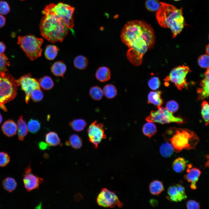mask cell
I'll use <instances>...</instances> for the list:
<instances>
[{"label":"cell","mask_w":209,"mask_h":209,"mask_svg":"<svg viewBox=\"0 0 209 209\" xmlns=\"http://www.w3.org/2000/svg\"><path fill=\"white\" fill-rule=\"evenodd\" d=\"M166 142L172 146L174 151L178 153L183 149H194L199 138L193 131L185 128L171 127L163 134Z\"/></svg>","instance_id":"cell-4"},{"label":"cell","mask_w":209,"mask_h":209,"mask_svg":"<svg viewBox=\"0 0 209 209\" xmlns=\"http://www.w3.org/2000/svg\"><path fill=\"white\" fill-rule=\"evenodd\" d=\"M95 75L96 78L99 81L105 82L110 79L111 77V71L107 67L101 66L96 71Z\"/></svg>","instance_id":"cell-19"},{"label":"cell","mask_w":209,"mask_h":209,"mask_svg":"<svg viewBox=\"0 0 209 209\" xmlns=\"http://www.w3.org/2000/svg\"><path fill=\"white\" fill-rule=\"evenodd\" d=\"M41 124L37 120L31 119L28 123V128L29 131L31 133L35 134L39 130Z\"/></svg>","instance_id":"cell-37"},{"label":"cell","mask_w":209,"mask_h":209,"mask_svg":"<svg viewBox=\"0 0 209 209\" xmlns=\"http://www.w3.org/2000/svg\"><path fill=\"white\" fill-rule=\"evenodd\" d=\"M161 3V7L156 13V19L161 26L170 28L172 32L173 38H175L181 32L184 26L182 8L178 9L170 4Z\"/></svg>","instance_id":"cell-3"},{"label":"cell","mask_w":209,"mask_h":209,"mask_svg":"<svg viewBox=\"0 0 209 209\" xmlns=\"http://www.w3.org/2000/svg\"><path fill=\"white\" fill-rule=\"evenodd\" d=\"M201 114L205 125H209V103L206 101H203L201 105Z\"/></svg>","instance_id":"cell-35"},{"label":"cell","mask_w":209,"mask_h":209,"mask_svg":"<svg viewBox=\"0 0 209 209\" xmlns=\"http://www.w3.org/2000/svg\"><path fill=\"white\" fill-rule=\"evenodd\" d=\"M18 86L17 80L10 75L0 73V108L5 111H7L5 105L16 97Z\"/></svg>","instance_id":"cell-5"},{"label":"cell","mask_w":209,"mask_h":209,"mask_svg":"<svg viewBox=\"0 0 209 209\" xmlns=\"http://www.w3.org/2000/svg\"><path fill=\"white\" fill-rule=\"evenodd\" d=\"M104 95L107 98L111 99L115 97L117 95V91L114 85L109 84L105 85L103 89Z\"/></svg>","instance_id":"cell-32"},{"label":"cell","mask_w":209,"mask_h":209,"mask_svg":"<svg viewBox=\"0 0 209 209\" xmlns=\"http://www.w3.org/2000/svg\"><path fill=\"white\" fill-rule=\"evenodd\" d=\"M87 124L84 120L82 119H74L69 123L70 127L74 131H82Z\"/></svg>","instance_id":"cell-29"},{"label":"cell","mask_w":209,"mask_h":209,"mask_svg":"<svg viewBox=\"0 0 209 209\" xmlns=\"http://www.w3.org/2000/svg\"><path fill=\"white\" fill-rule=\"evenodd\" d=\"M186 163V162L184 158L179 157L173 161L172 164V167L175 172L180 173L185 170Z\"/></svg>","instance_id":"cell-25"},{"label":"cell","mask_w":209,"mask_h":209,"mask_svg":"<svg viewBox=\"0 0 209 209\" xmlns=\"http://www.w3.org/2000/svg\"><path fill=\"white\" fill-rule=\"evenodd\" d=\"M122 42L129 48L147 44L149 48L154 44L155 36L151 26L145 22L133 20L127 22L121 32Z\"/></svg>","instance_id":"cell-1"},{"label":"cell","mask_w":209,"mask_h":209,"mask_svg":"<svg viewBox=\"0 0 209 209\" xmlns=\"http://www.w3.org/2000/svg\"><path fill=\"white\" fill-rule=\"evenodd\" d=\"M174 0V1H179V0Z\"/></svg>","instance_id":"cell-51"},{"label":"cell","mask_w":209,"mask_h":209,"mask_svg":"<svg viewBox=\"0 0 209 209\" xmlns=\"http://www.w3.org/2000/svg\"><path fill=\"white\" fill-rule=\"evenodd\" d=\"M157 108V110L151 111L150 114L145 118L147 121L162 124L171 122L181 124L185 122L183 118L174 116L172 113L165 108L160 107Z\"/></svg>","instance_id":"cell-8"},{"label":"cell","mask_w":209,"mask_h":209,"mask_svg":"<svg viewBox=\"0 0 209 209\" xmlns=\"http://www.w3.org/2000/svg\"><path fill=\"white\" fill-rule=\"evenodd\" d=\"M162 93L160 90L150 91L148 95L147 103L153 104L157 107H161L163 103L161 97Z\"/></svg>","instance_id":"cell-18"},{"label":"cell","mask_w":209,"mask_h":209,"mask_svg":"<svg viewBox=\"0 0 209 209\" xmlns=\"http://www.w3.org/2000/svg\"><path fill=\"white\" fill-rule=\"evenodd\" d=\"M165 108L169 111L173 113L175 112L178 110L179 105L176 101L170 100L167 103Z\"/></svg>","instance_id":"cell-42"},{"label":"cell","mask_w":209,"mask_h":209,"mask_svg":"<svg viewBox=\"0 0 209 209\" xmlns=\"http://www.w3.org/2000/svg\"><path fill=\"white\" fill-rule=\"evenodd\" d=\"M17 126L18 139L20 141H23L27 134L28 129L26 122L22 116H20L17 120Z\"/></svg>","instance_id":"cell-20"},{"label":"cell","mask_w":209,"mask_h":209,"mask_svg":"<svg viewBox=\"0 0 209 209\" xmlns=\"http://www.w3.org/2000/svg\"><path fill=\"white\" fill-rule=\"evenodd\" d=\"M38 146L40 149L44 150L47 149H49L50 145L46 143H45L43 141H41L39 143Z\"/></svg>","instance_id":"cell-46"},{"label":"cell","mask_w":209,"mask_h":209,"mask_svg":"<svg viewBox=\"0 0 209 209\" xmlns=\"http://www.w3.org/2000/svg\"><path fill=\"white\" fill-rule=\"evenodd\" d=\"M88 61L87 58L82 55L76 57L73 61L74 66L80 70L85 69L88 66Z\"/></svg>","instance_id":"cell-30"},{"label":"cell","mask_w":209,"mask_h":209,"mask_svg":"<svg viewBox=\"0 0 209 209\" xmlns=\"http://www.w3.org/2000/svg\"><path fill=\"white\" fill-rule=\"evenodd\" d=\"M161 4L158 0H146L145 6L147 9L151 12L157 11L161 7Z\"/></svg>","instance_id":"cell-36"},{"label":"cell","mask_w":209,"mask_h":209,"mask_svg":"<svg viewBox=\"0 0 209 209\" xmlns=\"http://www.w3.org/2000/svg\"><path fill=\"white\" fill-rule=\"evenodd\" d=\"M6 47L4 44L2 42H0V54H2L4 52Z\"/></svg>","instance_id":"cell-48"},{"label":"cell","mask_w":209,"mask_h":209,"mask_svg":"<svg viewBox=\"0 0 209 209\" xmlns=\"http://www.w3.org/2000/svg\"><path fill=\"white\" fill-rule=\"evenodd\" d=\"M206 53L209 55V44L206 46Z\"/></svg>","instance_id":"cell-49"},{"label":"cell","mask_w":209,"mask_h":209,"mask_svg":"<svg viewBox=\"0 0 209 209\" xmlns=\"http://www.w3.org/2000/svg\"><path fill=\"white\" fill-rule=\"evenodd\" d=\"M31 170L30 163L25 169L24 174L23 175L24 185L28 192L38 189L39 184L44 182L42 178L32 173Z\"/></svg>","instance_id":"cell-13"},{"label":"cell","mask_w":209,"mask_h":209,"mask_svg":"<svg viewBox=\"0 0 209 209\" xmlns=\"http://www.w3.org/2000/svg\"><path fill=\"white\" fill-rule=\"evenodd\" d=\"M2 184L4 189L9 192H11L14 190L17 185L15 179L10 177L4 179L3 181Z\"/></svg>","instance_id":"cell-28"},{"label":"cell","mask_w":209,"mask_h":209,"mask_svg":"<svg viewBox=\"0 0 209 209\" xmlns=\"http://www.w3.org/2000/svg\"><path fill=\"white\" fill-rule=\"evenodd\" d=\"M18 40V44L30 60L33 61L41 55L42 39L30 35L19 36Z\"/></svg>","instance_id":"cell-6"},{"label":"cell","mask_w":209,"mask_h":209,"mask_svg":"<svg viewBox=\"0 0 209 209\" xmlns=\"http://www.w3.org/2000/svg\"><path fill=\"white\" fill-rule=\"evenodd\" d=\"M173 151V147L172 145L167 142L162 144L160 148L161 155L165 158H168L171 156Z\"/></svg>","instance_id":"cell-34"},{"label":"cell","mask_w":209,"mask_h":209,"mask_svg":"<svg viewBox=\"0 0 209 209\" xmlns=\"http://www.w3.org/2000/svg\"><path fill=\"white\" fill-rule=\"evenodd\" d=\"M98 205L104 208H113L116 206L121 208L123 204L119 200L115 192L105 188H102L97 198Z\"/></svg>","instance_id":"cell-10"},{"label":"cell","mask_w":209,"mask_h":209,"mask_svg":"<svg viewBox=\"0 0 209 209\" xmlns=\"http://www.w3.org/2000/svg\"><path fill=\"white\" fill-rule=\"evenodd\" d=\"M87 132L89 141L97 149L103 139L107 138L102 123L97 122L96 120L93 122L87 129Z\"/></svg>","instance_id":"cell-11"},{"label":"cell","mask_w":209,"mask_h":209,"mask_svg":"<svg viewBox=\"0 0 209 209\" xmlns=\"http://www.w3.org/2000/svg\"><path fill=\"white\" fill-rule=\"evenodd\" d=\"M142 131L144 135L150 138L156 133L157 128L153 122H148L143 126Z\"/></svg>","instance_id":"cell-26"},{"label":"cell","mask_w":209,"mask_h":209,"mask_svg":"<svg viewBox=\"0 0 209 209\" xmlns=\"http://www.w3.org/2000/svg\"><path fill=\"white\" fill-rule=\"evenodd\" d=\"M17 80L19 85L26 94V102L28 103L32 92L35 90L41 89L39 81L32 77L30 73L21 76Z\"/></svg>","instance_id":"cell-12"},{"label":"cell","mask_w":209,"mask_h":209,"mask_svg":"<svg viewBox=\"0 0 209 209\" xmlns=\"http://www.w3.org/2000/svg\"><path fill=\"white\" fill-rule=\"evenodd\" d=\"M10 158L6 153L0 152V167H4L10 162Z\"/></svg>","instance_id":"cell-43"},{"label":"cell","mask_w":209,"mask_h":209,"mask_svg":"<svg viewBox=\"0 0 209 209\" xmlns=\"http://www.w3.org/2000/svg\"><path fill=\"white\" fill-rule=\"evenodd\" d=\"M44 97V94L41 89H36L32 93L31 97L35 102H37L42 100Z\"/></svg>","instance_id":"cell-40"},{"label":"cell","mask_w":209,"mask_h":209,"mask_svg":"<svg viewBox=\"0 0 209 209\" xmlns=\"http://www.w3.org/2000/svg\"><path fill=\"white\" fill-rule=\"evenodd\" d=\"M149 188L150 194L154 195L160 194L164 190L162 182L157 180L152 181L149 184Z\"/></svg>","instance_id":"cell-24"},{"label":"cell","mask_w":209,"mask_h":209,"mask_svg":"<svg viewBox=\"0 0 209 209\" xmlns=\"http://www.w3.org/2000/svg\"><path fill=\"white\" fill-rule=\"evenodd\" d=\"M2 120V116L0 113V124L1 123Z\"/></svg>","instance_id":"cell-50"},{"label":"cell","mask_w":209,"mask_h":209,"mask_svg":"<svg viewBox=\"0 0 209 209\" xmlns=\"http://www.w3.org/2000/svg\"><path fill=\"white\" fill-rule=\"evenodd\" d=\"M74 8L69 5L59 2L57 4L51 3L46 6L44 11L53 12L60 18L69 29L74 26L73 15Z\"/></svg>","instance_id":"cell-7"},{"label":"cell","mask_w":209,"mask_h":209,"mask_svg":"<svg viewBox=\"0 0 209 209\" xmlns=\"http://www.w3.org/2000/svg\"><path fill=\"white\" fill-rule=\"evenodd\" d=\"M53 75L57 77H63L66 69L65 64L62 61H58L55 62L51 68Z\"/></svg>","instance_id":"cell-21"},{"label":"cell","mask_w":209,"mask_h":209,"mask_svg":"<svg viewBox=\"0 0 209 209\" xmlns=\"http://www.w3.org/2000/svg\"><path fill=\"white\" fill-rule=\"evenodd\" d=\"M59 50V49L55 45H48L45 51V57L48 60H53L56 57Z\"/></svg>","instance_id":"cell-27"},{"label":"cell","mask_w":209,"mask_h":209,"mask_svg":"<svg viewBox=\"0 0 209 209\" xmlns=\"http://www.w3.org/2000/svg\"><path fill=\"white\" fill-rule=\"evenodd\" d=\"M8 61V59L4 54H0V73H5L7 71L6 66L9 65Z\"/></svg>","instance_id":"cell-39"},{"label":"cell","mask_w":209,"mask_h":209,"mask_svg":"<svg viewBox=\"0 0 209 209\" xmlns=\"http://www.w3.org/2000/svg\"><path fill=\"white\" fill-rule=\"evenodd\" d=\"M5 23V18L2 15H0V28L3 26Z\"/></svg>","instance_id":"cell-47"},{"label":"cell","mask_w":209,"mask_h":209,"mask_svg":"<svg viewBox=\"0 0 209 209\" xmlns=\"http://www.w3.org/2000/svg\"><path fill=\"white\" fill-rule=\"evenodd\" d=\"M208 39H209V36H208Z\"/></svg>","instance_id":"cell-52"},{"label":"cell","mask_w":209,"mask_h":209,"mask_svg":"<svg viewBox=\"0 0 209 209\" xmlns=\"http://www.w3.org/2000/svg\"><path fill=\"white\" fill-rule=\"evenodd\" d=\"M191 71L188 66H179L173 69L164 80L174 83L179 90L187 88L188 84L187 82L186 77L187 74Z\"/></svg>","instance_id":"cell-9"},{"label":"cell","mask_w":209,"mask_h":209,"mask_svg":"<svg viewBox=\"0 0 209 209\" xmlns=\"http://www.w3.org/2000/svg\"><path fill=\"white\" fill-rule=\"evenodd\" d=\"M10 8L8 3L6 1H0V15H6L10 11Z\"/></svg>","instance_id":"cell-44"},{"label":"cell","mask_w":209,"mask_h":209,"mask_svg":"<svg viewBox=\"0 0 209 209\" xmlns=\"http://www.w3.org/2000/svg\"><path fill=\"white\" fill-rule=\"evenodd\" d=\"M186 207L188 209H198L200 208L199 203L193 200L188 201L187 203Z\"/></svg>","instance_id":"cell-45"},{"label":"cell","mask_w":209,"mask_h":209,"mask_svg":"<svg viewBox=\"0 0 209 209\" xmlns=\"http://www.w3.org/2000/svg\"><path fill=\"white\" fill-rule=\"evenodd\" d=\"M45 140L46 142L50 146L62 145L58 134L55 131H50L47 133L45 135Z\"/></svg>","instance_id":"cell-22"},{"label":"cell","mask_w":209,"mask_h":209,"mask_svg":"<svg viewBox=\"0 0 209 209\" xmlns=\"http://www.w3.org/2000/svg\"><path fill=\"white\" fill-rule=\"evenodd\" d=\"M198 63L201 67L208 68L209 67V55L206 54L201 55L198 58Z\"/></svg>","instance_id":"cell-38"},{"label":"cell","mask_w":209,"mask_h":209,"mask_svg":"<svg viewBox=\"0 0 209 209\" xmlns=\"http://www.w3.org/2000/svg\"><path fill=\"white\" fill-rule=\"evenodd\" d=\"M40 24L41 35L52 43L62 42L67 35L68 28L61 19L53 12L43 11Z\"/></svg>","instance_id":"cell-2"},{"label":"cell","mask_w":209,"mask_h":209,"mask_svg":"<svg viewBox=\"0 0 209 209\" xmlns=\"http://www.w3.org/2000/svg\"><path fill=\"white\" fill-rule=\"evenodd\" d=\"M89 94L93 99L97 101L100 100L104 95L103 90L98 86L92 87L89 90Z\"/></svg>","instance_id":"cell-31"},{"label":"cell","mask_w":209,"mask_h":209,"mask_svg":"<svg viewBox=\"0 0 209 209\" xmlns=\"http://www.w3.org/2000/svg\"><path fill=\"white\" fill-rule=\"evenodd\" d=\"M191 165L190 164L189 165L187 169V173L184 176V178L191 183L190 188L195 190L197 188L196 183L199 179L201 171L197 168H191Z\"/></svg>","instance_id":"cell-16"},{"label":"cell","mask_w":209,"mask_h":209,"mask_svg":"<svg viewBox=\"0 0 209 209\" xmlns=\"http://www.w3.org/2000/svg\"><path fill=\"white\" fill-rule=\"evenodd\" d=\"M197 93L198 100H204L209 96V67L207 68L204 77L200 82Z\"/></svg>","instance_id":"cell-15"},{"label":"cell","mask_w":209,"mask_h":209,"mask_svg":"<svg viewBox=\"0 0 209 209\" xmlns=\"http://www.w3.org/2000/svg\"><path fill=\"white\" fill-rule=\"evenodd\" d=\"M3 133L8 137L15 135L17 129V126L16 123L11 119L6 121L1 126Z\"/></svg>","instance_id":"cell-17"},{"label":"cell","mask_w":209,"mask_h":209,"mask_svg":"<svg viewBox=\"0 0 209 209\" xmlns=\"http://www.w3.org/2000/svg\"><path fill=\"white\" fill-rule=\"evenodd\" d=\"M38 81L40 87L45 90H49L54 86L53 81L49 76H44L41 78Z\"/></svg>","instance_id":"cell-33"},{"label":"cell","mask_w":209,"mask_h":209,"mask_svg":"<svg viewBox=\"0 0 209 209\" xmlns=\"http://www.w3.org/2000/svg\"><path fill=\"white\" fill-rule=\"evenodd\" d=\"M65 144L67 146H71L73 149H78L82 146V140L78 134H73L70 136L69 140L66 142Z\"/></svg>","instance_id":"cell-23"},{"label":"cell","mask_w":209,"mask_h":209,"mask_svg":"<svg viewBox=\"0 0 209 209\" xmlns=\"http://www.w3.org/2000/svg\"><path fill=\"white\" fill-rule=\"evenodd\" d=\"M167 199L171 201L178 202L186 199L184 187L180 183L170 186L167 191Z\"/></svg>","instance_id":"cell-14"},{"label":"cell","mask_w":209,"mask_h":209,"mask_svg":"<svg viewBox=\"0 0 209 209\" xmlns=\"http://www.w3.org/2000/svg\"><path fill=\"white\" fill-rule=\"evenodd\" d=\"M149 87L152 90H155L158 89L161 85V82L158 78L154 77L151 78L148 82Z\"/></svg>","instance_id":"cell-41"},{"label":"cell","mask_w":209,"mask_h":209,"mask_svg":"<svg viewBox=\"0 0 209 209\" xmlns=\"http://www.w3.org/2000/svg\"><path fill=\"white\" fill-rule=\"evenodd\" d=\"M21 0V1H24V0Z\"/></svg>","instance_id":"cell-53"}]
</instances>
